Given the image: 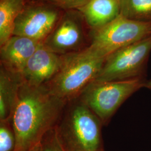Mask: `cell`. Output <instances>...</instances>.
<instances>
[{
  "label": "cell",
  "instance_id": "9c48e42d",
  "mask_svg": "<svg viewBox=\"0 0 151 151\" xmlns=\"http://www.w3.org/2000/svg\"><path fill=\"white\" fill-rule=\"evenodd\" d=\"M62 63L63 55L51 51L42 42L22 70L23 80L32 86H45L59 72Z\"/></svg>",
  "mask_w": 151,
  "mask_h": 151
},
{
  "label": "cell",
  "instance_id": "4fadbf2b",
  "mask_svg": "<svg viewBox=\"0 0 151 151\" xmlns=\"http://www.w3.org/2000/svg\"><path fill=\"white\" fill-rule=\"evenodd\" d=\"M24 8V0H0L1 47L12 36L16 19Z\"/></svg>",
  "mask_w": 151,
  "mask_h": 151
},
{
  "label": "cell",
  "instance_id": "ffe728a7",
  "mask_svg": "<svg viewBox=\"0 0 151 151\" xmlns=\"http://www.w3.org/2000/svg\"><path fill=\"white\" fill-rule=\"evenodd\" d=\"M104 151V149H103V150H102V151Z\"/></svg>",
  "mask_w": 151,
  "mask_h": 151
},
{
  "label": "cell",
  "instance_id": "30bf717a",
  "mask_svg": "<svg viewBox=\"0 0 151 151\" xmlns=\"http://www.w3.org/2000/svg\"><path fill=\"white\" fill-rule=\"evenodd\" d=\"M42 43L27 37L12 35L1 47V65L22 74L28 60Z\"/></svg>",
  "mask_w": 151,
  "mask_h": 151
},
{
  "label": "cell",
  "instance_id": "3957f363",
  "mask_svg": "<svg viewBox=\"0 0 151 151\" xmlns=\"http://www.w3.org/2000/svg\"><path fill=\"white\" fill-rule=\"evenodd\" d=\"M105 60L92 55L85 49L63 55L59 72L44 86L51 94L68 103L81 95L95 80Z\"/></svg>",
  "mask_w": 151,
  "mask_h": 151
},
{
  "label": "cell",
  "instance_id": "5b68a950",
  "mask_svg": "<svg viewBox=\"0 0 151 151\" xmlns=\"http://www.w3.org/2000/svg\"><path fill=\"white\" fill-rule=\"evenodd\" d=\"M151 35V22H138L119 15L108 24L95 29L90 45L85 49L92 55L106 59L120 49Z\"/></svg>",
  "mask_w": 151,
  "mask_h": 151
},
{
  "label": "cell",
  "instance_id": "8fae6325",
  "mask_svg": "<svg viewBox=\"0 0 151 151\" xmlns=\"http://www.w3.org/2000/svg\"><path fill=\"white\" fill-rule=\"evenodd\" d=\"M24 82L22 74L1 65L0 122L10 121Z\"/></svg>",
  "mask_w": 151,
  "mask_h": 151
},
{
  "label": "cell",
  "instance_id": "e0dca14e",
  "mask_svg": "<svg viewBox=\"0 0 151 151\" xmlns=\"http://www.w3.org/2000/svg\"><path fill=\"white\" fill-rule=\"evenodd\" d=\"M60 7L67 9H78L83 7L88 0H49Z\"/></svg>",
  "mask_w": 151,
  "mask_h": 151
},
{
  "label": "cell",
  "instance_id": "ac0fdd59",
  "mask_svg": "<svg viewBox=\"0 0 151 151\" xmlns=\"http://www.w3.org/2000/svg\"><path fill=\"white\" fill-rule=\"evenodd\" d=\"M29 151H40V143H39L38 145L32 147Z\"/></svg>",
  "mask_w": 151,
  "mask_h": 151
},
{
  "label": "cell",
  "instance_id": "ba28073f",
  "mask_svg": "<svg viewBox=\"0 0 151 151\" xmlns=\"http://www.w3.org/2000/svg\"><path fill=\"white\" fill-rule=\"evenodd\" d=\"M84 35L81 20L74 12L65 14L43 42L45 47L61 55L78 52Z\"/></svg>",
  "mask_w": 151,
  "mask_h": 151
},
{
  "label": "cell",
  "instance_id": "d6986e66",
  "mask_svg": "<svg viewBox=\"0 0 151 151\" xmlns=\"http://www.w3.org/2000/svg\"><path fill=\"white\" fill-rule=\"evenodd\" d=\"M145 87L150 90L151 91V79L148 81H147Z\"/></svg>",
  "mask_w": 151,
  "mask_h": 151
},
{
  "label": "cell",
  "instance_id": "9a60e30c",
  "mask_svg": "<svg viewBox=\"0 0 151 151\" xmlns=\"http://www.w3.org/2000/svg\"><path fill=\"white\" fill-rule=\"evenodd\" d=\"M16 137L11 121L0 122V151H15Z\"/></svg>",
  "mask_w": 151,
  "mask_h": 151
},
{
  "label": "cell",
  "instance_id": "5bb4252c",
  "mask_svg": "<svg viewBox=\"0 0 151 151\" xmlns=\"http://www.w3.org/2000/svg\"><path fill=\"white\" fill-rule=\"evenodd\" d=\"M120 15L132 20L151 22V0H120Z\"/></svg>",
  "mask_w": 151,
  "mask_h": 151
},
{
  "label": "cell",
  "instance_id": "52a82bcc",
  "mask_svg": "<svg viewBox=\"0 0 151 151\" xmlns=\"http://www.w3.org/2000/svg\"><path fill=\"white\" fill-rule=\"evenodd\" d=\"M58 19V11L51 7L43 6L24 7L16 19L12 35L43 42L53 30Z\"/></svg>",
  "mask_w": 151,
  "mask_h": 151
},
{
  "label": "cell",
  "instance_id": "2e32d148",
  "mask_svg": "<svg viewBox=\"0 0 151 151\" xmlns=\"http://www.w3.org/2000/svg\"><path fill=\"white\" fill-rule=\"evenodd\" d=\"M40 151H66L60 141L55 127L44 136L40 142Z\"/></svg>",
  "mask_w": 151,
  "mask_h": 151
},
{
  "label": "cell",
  "instance_id": "6da1fadb",
  "mask_svg": "<svg viewBox=\"0 0 151 151\" xmlns=\"http://www.w3.org/2000/svg\"><path fill=\"white\" fill-rule=\"evenodd\" d=\"M67 103L44 86H32L24 81L10 119L16 137L15 151H29L40 143L57 126Z\"/></svg>",
  "mask_w": 151,
  "mask_h": 151
},
{
  "label": "cell",
  "instance_id": "7c38bea8",
  "mask_svg": "<svg viewBox=\"0 0 151 151\" xmlns=\"http://www.w3.org/2000/svg\"><path fill=\"white\" fill-rule=\"evenodd\" d=\"M79 10L87 23L95 30L119 16L120 0H88Z\"/></svg>",
  "mask_w": 151,
  "mask_h": 151
},
{
  "label": "cell",
  "instance_id": "8992f818",
  "mask_svg": "<svg viewBox=\"0 0 151 151\" xmlns=\"http://www.w3.org/2000/svg\"><path fill=\"white\" fill-rule=\"evenodd\" d=\"M151 52V35L120 49L106 58L94 81L146 78V66Z\"/></svg>",
  "mask_w": 151,
  "mask_h": 151
},
{
  "label": "cell",
  "instance_id": "7a4b0ae2",
  "mask_svg": "<svg viewBox=\"0 0 151 151\" xmlns=\"http://www.w3.org/2000/svg\"><path fill=\"white\" fill-rule=\"evenodd\" d=\"M103 125L97 116L80 100L62 114L55 129L66 151H101Z\"/></svg>",
  "mask_w": 151,
  "mask_h": 151
},
{
  "label": "cell",
  "instance_id": "277c9868",
  "mask_svg": "<svg viewBox=\"0 0 151 151\" xmlns=\"http://www.w3.org/2000/svg\"><path fill=\"white\" fill-rule=\"evenodd\" d=\"M146 78L93 81L81 93L80 100L100 120L109 123L120 106L133 93L145 87Z\"/></svg>",
  "mask_w": 151,
  "mask_h": 151
}]
</instances>
